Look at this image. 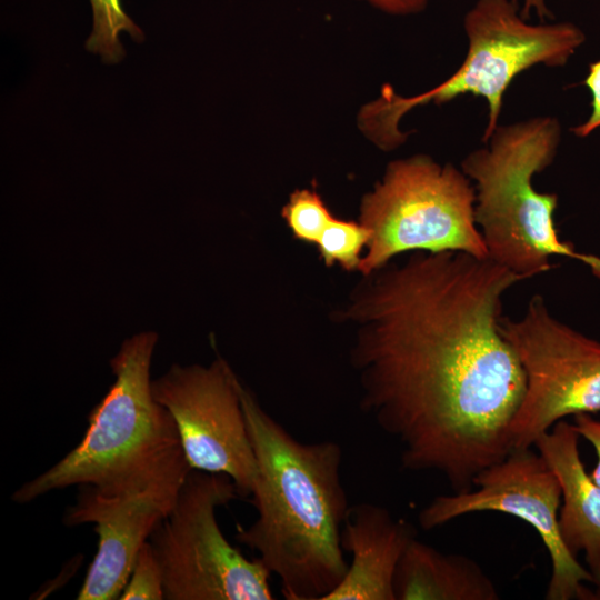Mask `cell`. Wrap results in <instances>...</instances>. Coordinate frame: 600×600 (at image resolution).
<instances>
[{"mask_svg": "<svg viewBox=\"0 0 600 600\" xmlns=\"http://www.w3.org/2000/svg\"><path fill=\"white\" fill-rule=\"evenodd\" d=\"M364 277L344 316L359 327L361 409L400 444L404 469L468 491L513 450L526 377L500 320L526 279L462 251H416Z\"/></svg>", "mask_w": 600, "mask_h": 600, "instance_id": "6da1fadb", "label": "cell"}, {"mask_svg": "<svg viewBox=\"0 0 600 600\" xmlns=\"http://www.w3.org/2000/svg\"><path fill=\"white\" fill-rule=\"evenodd\" d=\"M258 464L251 493L257 518L237 524L236 540L258 553L287 600H323L348 569L341 532L349 509L341 482L342 449L330 440L302 442L240 383Z\"/></svg>", "mask_w": 600, "mask_h": 600, "instance_id": "7a4b0ae2", "label": "cell"}, {"mask_svg": "<svg viewBox=\"0 0 600 600\" xmlns=\"http://www.w3.org/2000/svg\"><path fill=\"white\" fill-rule=\"evenodd\" d=\"M561 132L552 117L498 126L489 146L460 164L474 186L476 222L488 257L524 279L549 271L552 256L580 260L600 277V258L560 240L553 218L557 194L533 186V177L554 160Z\"/></svg>", "mask_w": 600, "mask_h": 600, "instance_id": "3957f363", "label": "cell"}, {"mask_svg": "<svg viewBox=\"0 0 600 600\" xmlns=\"http://www.w3.org/2000/svg\"><path fill=\"white\" fill-rule=\"evenodd\" d=\"M463 27L467 54L448 79L412 97L384 86L376 100L361 108L359 128L380 149L393 150L406 141L408 133L400 131L399 122L411 109L443 104L463 94L481 97L487 103L482 137L487 142L499 126L503 96L513 79L538 64L563 67L586 41L572 22H529L513 0H478L464 16Z\"/></svg>", "mask_w": 600, "mask_h": 600, "instance_id": "277c9868", "label": "cell"}, {"mask_svg": "<svg viewBox=\"0 0 600 600\" xmlns=\"http://www.w3.org/2000/svg\"><path fill=\"white\" fill-rule=\"evenodd\" d=\"M157 342L154 331L139 332L122 342L110 360L114 382L91 410L81 441L19 487L11 497L14 502L28 503L54 490L126 477L181 446L171 414L152 392L150 368Z\"/></svg>", "mask_w": 600, "mask_h": 600, "instance_id": "5b68a950", "label": "cell"}, {"mask_svg": "<svg viewBox=\"0 0 600 600\" xmlns=\"http://www.w3.org/2000/svg\"><path fill=\"white\" fill-rule=\"evenodd\" d=\"M474 207V186L453 164L426 154L390 162L361 202L359 222L370 231V239L358 270L368 276L403 252L488 257Z\"/></svg>", "mask_w": 600, "mask_h": 600, "instance_id": "8992f818", "label": "cell"}, {"mask_svg": "<svg viewBox=\"0 0 600 600\" xmlns=\"http://www.w3.org/2000/svg\"><path fill=\"white\" fill-rule=\"evenodd\" d=\"M240 498L227 474L191 469L169 514L149 538L164 600H272L271 572L222 533L217 509Z\"/></svg>", "mask_w": 600, "mask_h": 600, "instance_id": "52a82bcc", "label": "cell"}, {"mask_svg": "<svg viewBox=\"0 0 600 600\" xmlns=\"http://www.w3.org/2000/svg\"><path fill=\"white\" fill-rule=\"evenodd\" d=\"M500 332L526 377L513 449L533 447L568 416L600 412V342L557 319L542 296H533L519 319L502 316Z\"/></svg>", "mask_w": 600, "mask_h": 600, "instance_id": "ba28073f", "label": "cell"}, {"mask_svg": "<svg viewBox=\"0 0 600 600\" xmlns=\"http://www.w3.org/2000/svg\"><path fill=\"white\" fill-rule=\"evenodd\" d=\"M191 467L179 446L126 477L79 487L63 513L68 527L94 524L97 552L78 600L119 599L141 547L169 514Z\"/></svg>", "mask_w": 600, "mask_h": 600, "instance_id": "9c48e42d", "label": "cell"}, {"mask_svg": "<svg viewBox=\"0 0 600 600\" xmlns=\"http://www.w3.org/2000/svg\"><path fill=\"white\" fill-rule=\"evenodd\" d=\"M561 489L554 472L537 450L514 448L501 461L483 469L473 488L433 498L419 513L424 530L473 512L497 511L530 524L551 561L547 600H590V572L564 546L558 524Z\"/></svg>", "mask_w": 600, "mask_h": 600, "instance_id": "30bf717a", "label": "cell"}, {"mask_svg": "<svg viewBox=\"0 0 600 600\" xmlns=\"http://www.w3.org/2000/svg\"><path fill=\"white\" fill-rule=\"evenodd\" d=\"M240 383L229 363L218 356L209 366L171 364L152 380V392L171 414L191 469L227 474L240 498H249L258 464Z\"/></svg>", "mask_w": 600, "mask_h": 600, "instance_id": "8fae6325", "label": "cell"}, {"mask_svg": "<svg viewBox=\"0 0 600 600\" xmlns=\"http://www.w3.org/2000/svg\"><path fill=\"white\" fill-rule=\"evenodd\" d=\"M413 538V527L394 518L387 508L369 502L350 506L341 546L351 554V563L323 600H396L394 573Z\"/></svg>", "mask_w": 600, "mask_h": 600, "instance_id": "7c38bea8", "label": "cell"}, {"mask_svg": "<svg viewBox=\"0 0 600 600\" xmlns=\"http://www.w3.org/2000/svg\"><path fill=\"white\" fill-rule=\"evenodd\" d=\"M573 424L558 421L541 434L533 448L558 478L561 506L558 524L566 548L582 552L596 587L600 586V487L587 473Z\"/></svg>", "mask_w": 600, "mask_h": 600, "instance_id": "4fadbf2b", "label": "cell"}, {"mask_svg": "<svg viewBox=\"0 0 600 600\" xmlns=\"http://www.w3.org/2000/svg\"><path fill=\"white\" fill-rule=\"evenodd\" d=\"M396 600H498V589L472 559L413 538L394 573Z\"/></svg>", "mask_w": 600, "mask_h": 600, "instance_id": "5bb4252c", "label": "cell"}, {"mask_svg": "<svg viewBox=\"0 0 600 600\" xmlns=\"http://www.w3.org/2000/svg\"><path fill=\"white\" fill-rule=\"evenodd\" d=\"M89 1L92 11V30L87 39L86 48L99 54L106 63H118L124 58L121 33H128L136 42H142L144 33L124 11L121 0Z\"/></svg>", "mask_w": 600, "mask_h": 600, "instance_id": "9a60e30c", "label": "cell"}, {"mask_svg": "<svg viewBox=\"0 0 600 600\" xmlns=\"http://www.w3.org/2000/svg\"><path fill=\"white\" fill-rule=\"evenodd\" d=\"M369 239L370 231L362 223L333 217L316 244L327 267L339 264L351 271L358 270Z\"/></svg>", "mask_w": 600, "mask_h": 600, "instance_id": "2e32d148", "label": "cell"}, {"mask_svg": "<svg viewBox=\"0 0 600 600\" xmlns=\"http://www.w3.org/2000/svg\"><path fill=\"white\" fill-rule=\"evenodd\" d=\"M281 216L293 237L307 243H317L333 218L320 194L310 189L293 191Z\"/></svg>", "mask_w": 600, "mask_h": 600, "instance_id": "e0dca14e", "label": "cell"}, {"mask_svg": "<svg viewBox=\"0 0 600 600\" xmlns=\"http://www.w3.org/2000/svg\"><path fill=\"white\" fill-rule=\"evenodd\" d=\"M119 599H164L161 570L149 541L141 547Z\"/></svg>", "mask_w": 600, "mask_h": 600, "instance_id": "ac0fdd59", "label": "cell"}, {"mask_svg": "<svg viewBox=\"0 0 600 600\" xmlns=\"http://www.w3.org/2000/svg\"><path fill=\"white\" fill-rule=\"evenodd\" d=\"M583 84L591 94V111L583 122L571 129L578 138H586L600 128V59L589 64Z\"/></svg>", "mask_w": 600, "mask_h": 600, "instance_id": "d6986e66", "label": "cell"}, {"mask_svg": "<svg viewBox=\"0 0 600 600\" xmlns=\"http://www.w3.org/2000/svg\"><path fill=\"white\" fill-rule=\"evenodd\" d=\"M573 427L596 451L597 463L590 472V477L600 487V420L592 418L589 413H580L573 416Z\"/></svg>", "mask_w": 600, "mask_h": 600, "instance_id": "ffe728a7", "label": "cell"}, {"mask_svg": "<svg viewBox=\"0 0 600 600\" xmlns=\"http://www.w3.org/2000/svg\"><path fill=\"white\" fill-rule=\"evenodd\" d=\"M372 7L394 16H409L421 12L429 0H363Z\"/></svg>", "mask_w": 600, "mask_h": 600, "instance_id": "44dd1931", "label": "cell"}, {"mask_svg": "<svg viewBox=\"0 0 600 600\" xmlns=\"http://www.w3.org/2000/svg\"><path fill=\"white\" fill-rule=\"evenodd\" d=\"M517 3H521V14L526 19H530L532 14L537 16L541 20L552 19L553 14L547 6L546 0H513Z\"/></svg>", "mask_w": 600, "mask_h": 600, "instance_id": "7402d4cb", "label": "cell"}]
</instances>
